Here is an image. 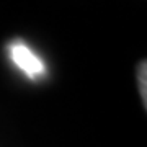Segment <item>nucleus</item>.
<instances>
[{"label":"nucleus","instance_id":"f257e3e1","mask_svg":"<svg viewBox=\"0 0 147 147\" xmlns=\"http://www.w3.org/2000/svg\"><path fill=\"white\" fill-rule=\"evenodd\" d=\"M8 56L11 62L26 75L28 79L36 80L46 72V65L38 54L33 53V49L23 41H13L8 44Z\"/></svg>","mask_w":147,"mask_h":147},{"label":"nucleus","instance_id":"f03ea898","mask_svg":"<svg viewBox=\"0 0 147 147\" xmlns=\"http://www.w3.org/2000/svg\"><path fill=\"white\" fill-rule=\"evenodd\" d=\"M137 88H139V95H141L144 110L147 106V62L141 61L137 64Z\"/></svg>","mask_w":147,"mask_h":147}]
</instances>
